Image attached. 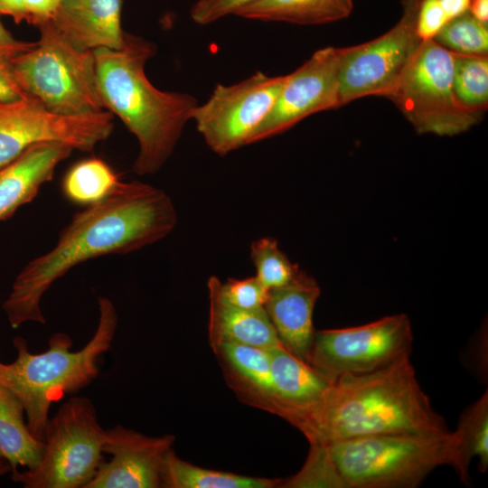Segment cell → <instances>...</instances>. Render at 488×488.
Segmentation results:
<instances>
[{
  "label": "cell",
  "mask_w": 488,
  "mask_h": 488,
  "mask_svg": "<svg viewBox=\"0 0 488 488\" xmlns=\"http://www.w3.org/2000/svg\"><path fill=\"white\" fill-rule=\"evenodd\" d=\"M176 223L174 202L163 190L139 181L123 182L107 199L75 213L56 245L19 272L2 305L10 325L45 324L42 298L72 267L101 256L138 250L165 238Z\"/></svg>",
  "instance_id": "obj_1"
},
{
  "label": "cell",
  "mask_w": 488,
  "mask_h": 488,
  "mask_svg": "<svg viewBox=\"0 0 488 488\" xmlns=\"http://www.w3.org/2000/svg\"><path fill=\"white\" fill-rule=\"evenodd\" d=\"M298 429L309 443L329 444L391 433L448 431L404 356L381 369L343 374Z\"/></svg>",
  "instance_id": "obj_2"
},
{
  "label": "cell",
  "mask_w": 488,
  "mask_h": 488,
  "mask_svg": "<svg viewBox=\"0 0 488 488\" xmlns=\"http://www.w3.org/2000/svg\"><path fill=\"white\" fill-rule=\"evenodd\" d=\"M93 52L105 108L117 115L138 142L133 171L139 175L156 173L172 155L197 99L160 90L149 81L145 66L155 53L149 41L126 33L120 49Z\"/></svg>",
  "instance_id": "obj_3"
},
{
  "label": "cell",
  "mask_w": 488,
  "mask_h": 488,
  "mask_svg": "<svg viewBox=\"0 0 488 488\" xmlns=\"http://www.w3.org/2000/svg\"><path fill=\"white\" fill-rule=\"evenodd\" d=\"M99 317L96 331L79 351L72 352V341L64 333H53L48 350L32 353L26 341L14 338L16 358L10 363L0 361V385L12 391L24 408L32 434L44 442L49 411L53 401L90 384L99 375L98 361L114 340L117 314L114 304L99 297Z\"/></svg>",
  "instance_id": "obj_4"
},
{
  "label": "cell",
  "mask_w": 488,
  "mask_h": 488,
  "mask_svg": "<svg viewBox=\"0 0 488 488\" xmlns=\"http://www.w3.org/2000/svg\"><path fill=\"white\" fill-rule=\"evenodd\" d=\"M319 445L328 488H414L442 465L452 466L466 484L456 430L391 433Z\"/></svg>",
  "instance_id": "obj_5"
},
{
  "label": "cell",
  "mask_w": 488,
  "mask_h": 488,
  "mask_svg": "<svg viewBox=\"0 0 488 488\" xmlns=\"http://www.w3.org/2000/svg\"><path fill=\"white\" fill-rule=\"evenodd\" d=\"M38 28L40 39L34 46L9 61L21 90L58 114L105 110L93 51L74 47L50 21Z\"/></svg>",
  "instance_id": "obj_6"
},
{
  "label": "cell",
  "mask_w": 488,
  "mask_h": 488,
  "mask_svg": "<svg viewBox=\"0 0 488 488\" xmlns=\"http://www.w3.org/2000/svg\"><path fill=\"white\" fill-rule=\"evenodd\" d=\"M104 435L92 401L72 397L49 418L39 465L11 479L24 488H84L102 461Z\"/></svg>",
  "instance_id": "obj_7"
},
{
  "label": "cell",
  "mask_w": 488,
  "mask_h": 488,
  "mask_svg": "<svg viewBox=\"0 0 488 488\" xmlns=\"http://www.w3.org/2000/svg\"><path fill=\"white\" fill-rule=\"evenodd\" d=\"M453 54L434 39L422 41L389 97L419 134L455 136L476 125L481 114L458 101Z\"/></svg>",
  "instance_id": "obj_8"
},
{
  "label": "cell",
  "mask_w": 488,
  "mask_h": 488,
  "mask_svg": "<svg viewBox=\"0 0 488 488\" xmlns=\"http://www.w3.org/2000/svg\"><path fill=\"white\" fill-rule=\"evenodd\" d=\"M412 327L405 314L370 324L315 331L307 363L331 381L371 372L410 355Z\"/></svg>",
  "instance_id": "obj_9"
},
{
  "label": "cell",
  "mask_w": 488,
  "mask_h": 488,
  "mask_svg": "<svg viewBox=\"0 0 488 488\" xmlns=\"http://www.w3.org/2000/svg\"><path fill=\"white\" fill-rule=\"evenodd\" d=\"M420 0H404L399 21L367 42L339 51V106L366 96L389 98L422 42L416 22Z\"/></svg>",
  "instance_id": "obj_10"
},
{
  "label": "cell",
  "mask_w": 488,
  "mask_h": 488,
  "mask_svg": "<svg viewBox=\"0 0 488 488\" xmlns=\"http://www.w3.org/2000/svg\"><path fill=\"white\" fill-rule=\"evenodd\" d=\"M285 78L257 71L232 85L217 84L209 99L192 113L207 145L224 156L249 145L271 112Z\"/></svg>",
  "instance_id": "obj_11"
},
{
  "label": "cell",
  "mask_w": 488,
  "mask_h": 488,
  "mask_svg": "<svg viewBox=\"0 0 488 488\" xmlns=\"http://www.w3.org/2000/svg\"><path fill=\"white\" fill-rule=\"evenodd\" d=\"M112 129L113 114L108 111L58 114L26 95L0 101V166L39 143L57 142L73 150L90 151Z\"/></svg>",
  "instance_id": "obj_12"
},
{
  "label": "cell",
  "mask_w": 488,
  "mask_h": 488,
  "mask_svg": "<svg viewBox=\"0 0 488 488\" xmlns=\"http://www.w3.org/2000/svg\"><path fill=\"white\" fill-rule=\"evenodd\" d=\"M339 51L325 47L286 75L275 105L250 144L281 134L313 114L339 106Z\"/></svg>",
  "instance_id": "obj_13"
},
{
  "label": "cell",
  "mask_w": 488,
  "mask_h": 488,
  "mask_svg": "<svg viewBox=\"0 0 488 488\" xmlns=\"http://www.w3.org/2000/svg\"><path fill=\"white\" fill-rule=\"evenodd\" d=\"M174 441L173 435L148 436L121 425L105 429L102 451L111 457L84 488L161 487L163 462Z\"/></svg>",
  "instance_id": "obj_14"
},
{
  "label": "cell",
  "mask_w": 488,
  "mask_h": 488,
  "mask_svg": "<svg viewBox=\"0 0 488 488\" xmlns=\"http://www.w3.org/2000/svg\"><path fill=\"white\" fill-rule=\"evenodd\" d=\"M320 293L315 279L298 267L286 284L268 290L264 305L282 345L306 363L315 333L313 313Z\"/></svg>",
  "instance_id": "obj_15"
},
{
  "label": "cell",
  "mask_w": 488,
  "mask_h": 488,
  "mask_svg": "<svg viewBox=\"0 0 488 488\" xmlns=\"http://www.w3.org/2000/svg\"><path fill=\"white\" fill-rule=\"evenodd\" d=\"M271 408L295 427L319 405L331 383L316 369L298 359L283 345L269 349Z\"/></svg>",
  "instance_id": "obj_16"
},
{
  "label": "cell",
  "mask_w": 488,
  "mask_h": 488,
  "mask_svg": "<svg viewBox=\"0 0 488 488\" xmlns=\"http://www.w3.org/2000/svg\"><path fill=\"white\" fill-rule=\"evenodd\" d=\"M122 0H61L50 21L74 47L82 51L117 50L125 42Z\"/></svg>",
  "instance_id": "obj_17"
},
{
  "label": "cell",
  "mask_w": 488,
  "mask_h": 488,
  "mask_svg": "<svg viewBox=\"0 0 488 488\" xmlns=\"http://www.w3.org/2000/svg\"><path fill=\"white\" fill-rule=\"evenodd\" d=\"M72 150L62 143H39L0 166V221L11 218L21 206L31 202Z\"/></svg>",
  "instance_id": "obj_18"
},
{
  "label": "cell",
  "mask_w": 488,
  "mask_h": 488,
  "mask_svg": "<svg viewBox=\"0 0 488 488\" xmlns=\"http://www.w3.org/2000/svg\"><path fill=\"white\" fill-rule=\"evenodd\" d=\"M217 277L208 279L210 301L209 342L213 348L223 342L263 349L282 345L265 308L248 310L224 302L217 290Z\"/></svg>",
  "instance_id": "obj_19"
},
{
  "label": "cell",
  "mask_w": 488,
  "mask_h": 488,
  "mask_svg": "<svg viewBox=\"0 0 488 488\" xmlns=\"http://www.w3.org/2000/svg\"><path fill=\"white\" fill-rule=\"evenodd\" d=\"M229 385L250 405L270 412L271 358L269 349L223 342L212 348Z\"/></svg>",
  "instance_id": "obj_20"
},
{
  "label": "cell",
  "mask_w": 488,
  "mask_h": 488,
  "mask_svg": "<svg viewBox=\"0 0 488 488\" xmlns=\"http://www.w3.org/2000/svg\"><path fill=\"white\" fill-rule=\"evenodd\" d=\"M352 8V0H257L235 15L263 22L315 25L346 18Z\"/></svg>",
  "instance_id": "obj_21"
},
{
  "label": "cell",
  "mask_w": 488,
  "mask_h": 488,
  "mask_svg": "<svg viewBox=\"0 0 488 488\" xmlns=\"http://www.w3.org/2000/svg\"><path fill=\"white\" fill-rule=\"evenodd\" d=\"M44 442L37 439L24 420L21 401L7 388L0 385V454L12 471L18 466L35 469L42 459Z\"/></svg>",
  "instance_id": "obj_22"
},
{
  "label": "cell",
  "mask_w": 488,
  "mask_h": 488,
  "mask_svg": "<svg viewBox=\"0 0 488 488\" xmlns=\"http://www.w3.org/2000/svg\"><path fill=\"white\" fill-rule=\"evenodd\" d=\"M283 480L240 475L207 469L179 458L170 449L161 470V487L164 488H274Z\"/></svg>",
  "instance_id": "obj_23"
},
{
  "label": "cell",
  "mask_w": 488,
  "mask_h": 488,
  "mask_svg": "<svg viewBox=\"0 0 488 488\" xmlns=\"http://www.w3.org/2000/svg\"><path fill=\"white\" fill-rule=\"evenodd\" d=\"M122 183L108 164L91 157L70 168L63 177L61 191L70 202L87 207L112 195Z\"/></svg>",
  "instance_id": "obj_24"
},
{
  "label": "cell",
  "mask_w": 488,
  "mask_h": 488,
  "mask_svg": "<svg viewBox=\"0 0 488 488\" xmlns=\"http://www.w3.org/2000/svg\"><path fill=\"white\" fill-rule=\"evenodd\" d=\"M460 440V455L465 476L469 483V466L473 457L479 458V469L488 467V391L461 415L456 429Z\"/></svg>",
  "instance_id": "obj_25"
},
{
  "label": "cell",
  "mask_w": 488,
  "mask_h": 488,
  "mask_svg": "<svg viewBox=\"0 0 488 488\" xmlns=\"http://www.w3.org/2000/svg\"><path fill=\"white\" fill-rule=\"evenodd\" d=\"M452 54L455 96L465 108L481 113L488 104V57Z\"/></svg>",
  "instance_id": "obj_26"
},
{
  "label": "cell",
  "mask_w": 488,
  "mask_h": 488,
  "mask_svg": "<svg viewBox=\"0 0 488 488\" xmlns=\"http://www.w3.org/2000/svg\"><path fill=\"white\" fill-rule=\"evenodd\" d=\"M434 40L454 53L487 55L488 26L467 11L449 20Z\"/></svg>",
  "instance_id": "obj_27"
},
{
  "label": "cell",
  "mask_w": 488,
  "mask_h": 488,
  "mask_svg": "<svg viewBox=\"0 0 488 488\" xmlns=\"http://www.w3.org/2000/svg\"><path fill=\"white\" fill-rule=\"evenodd\" d=\"M250 258L256 268L255 276L267 290L286 284L298 268L279 249L277 239L270 237L251 243Z\"/></svg>",
  "instance_id": "obj_28"
},
{
  "label": "cell",
  "mask_w": 488,
  "mask_h": 488,
  "mask_svg": "<svg viewBox=\"0 0 488 488\" xmlns=\"http://www.w3.org/2000/svg\"><path fill=\"white\" fill-rule=\"evenodd\" d=\"M217 290L221 298L235 307L256 310L264 308L268 290L256 276L246 278H217Z\"/></svg>",
  "instance_id": "obj_29"
},
{
  "label": "cell",
  "mask_w": 488,
  "mask_h": 488,
  "mask_svg": "<svg viewBox=\"0 0 488 488\" xmlns=\"http://www.w3.org/2000/svg\"><path fill=\"white\" fill-rule=\"evenodd\" d=\"M257 0H198L192 7V20L200 25L214 23L227 15L236 14L242 7Z\"/></svg>",
  "instance_id": "obj_30"
},
{
  "label": "cell",
  "mask_w": 488,
  "mask_h": 488,
  "mask_svg": "<svg viewBox=\"0 0 488 488\" xmlns=\"http://www.w3.org/2000/svg\"><path fill=\"white\" fill-rule=\"evenodd\" d=\"M448 22L440 0H420L416 30L421 41L432 40Z\"/></svg>",
  "instance_id": "obj_31"
},
{
  "label": "cell",
  "mask_w": 488,
  "mask_h": 488,
  "mask_svg": "<svg viewBox=\"0 0 488 488\" xmlns=\"http://www.w3.org/2000/svg\"><path fill=\"white\" fill-rule=\"evenodd\" d=\"M29 23L39 26L54 16L61 0H24Z\"/></svg>",
  "instance_id": "obj_32"
},
{
  "label": "cell",
  "mask_w": 488,
  "mask_h": 488,
  "mask_svg": "<svg viewBox=\"0 0 488 488\" xmlns=\"http://www.w3.org/2000/svg\"><path fill=\"white\" fill-rule=\"evenodd\" d=\"M35 42H27L15 39L0 21V61H10L18 54L34 46Z\"/></svg>",
  "instance_id": "obj_33"
},
{
  "label": "cell",
  "mask_w": 488,
  "mask_h": 488,
  "mask_svg": "<svg viewBox=\"0 0 488 488\" xmlns=\"http://www.w3.org/2000/svg\"><path fill=\"white\" fill-rule=\"evenodd\" d=\"M25 94L17 85L9 61H0V101L18 99Z\"/></svg>",
  "instance_id": "obj_34"
},
{
  "label": "cell",
  "mask_w": 488,
  "mask_h": 488,
  "mask_svg": "<svg viewBox=\"0 0 488 488\" xmlns=\"http://www.w3.org/2000/svg\"><path fill=\"white\" fill-rule=\"evenodd\" d=\"M0 14L11 16L16 23L27 21L24 0H0Z\"/></svg>",
  "instance_id": "obj_35"
},
{
  "label": "cell",
  "mask_w": 488,
  "mask_h": 488,
  "mask_svg": "<svg viewBox=\"0 0 488 488\" xmlns=\"http://www.w3.org/2000/svg\"><path fill=\"white\" fill-rule=\"evenodd\" d=\"M440 3L449 21L469 11L471 0H440Z\"/></svg>",
  "instance_id": "obj_36"
},
{
  "label": "cell",
  "mask_w": 488,
  "mask_h": 488,
  "mask_svg": "<svg viewBox=\"0 0 488 488\" xmlns=\"http://www.w3.org/2000/svg\"><path fill=\"white\" fill-rule=\"evenodd\" d=\"M469 12L479 21L488 22V0H471Z\"/></svg>",
  "instance_id": "obj_37"
},
{
  "label": "cell",
  "mask_w": 488,
  "mask_h": 488,
  "mask_svg": "<svg viewBox=\"0 0 488 488\" xmlns=\"http://www.w3.org/2000/svg\"><path fill=\"white\" fill-rule=\"evenodd\" d=\"M12 471L7 460L0 454V477Z\"/></svg>",
  "instance_id": "obj_38"
}]
</instances>
